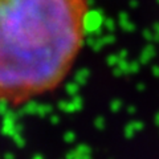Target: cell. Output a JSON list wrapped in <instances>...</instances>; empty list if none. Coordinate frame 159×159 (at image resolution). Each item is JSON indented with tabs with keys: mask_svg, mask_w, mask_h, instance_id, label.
Segmentation results:
<instances>
[{
	"mask_svg": "<svg viewBox=\"0 0 159 159\" xmlns=\"http://www.w3.org/2000/svg\"><path fill=\"white\" fill-rule=\"evenodd\" d=\"M89 0H0V103L56 92L86 40Z\"/></svg>",
	"mask_w": 159,
	"mask_h": 159,
	"instance_id": "obj_1",
	"label": "cell"
}]
</instances>
